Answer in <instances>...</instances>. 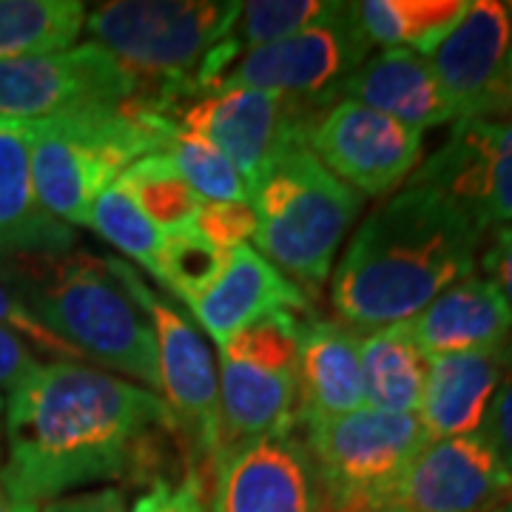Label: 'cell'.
Instances as JSON below:
<instances>
[{"label": "cell", "mask_w": 512, "mask_h": 512, "mask_svg": "<svg viewBox=\"0 0 512 512\" xmlns=\"http://www.w3.org/2000/svg\"><path fill=\"white\" fill-rule=\"evenodd\" d=\"M0 478L29 504L97 481L148 478L168 447L188 450L168 404L143 384L80 362H43L9 393Z\"/></svg>", "instance_id": "cell-1"}, {"label": "cell", "mask_w": 512, "mask_h": 512, "mask_svg": "<svg viewBox=\"0 0 512 512\" xmlns=\"http://www.w3.org/2000/svg\"><path fill=\"white\" fill-rule=\"evenodd\" d=\"M481 237L456 202L407 183L356 228L330 282L333 308L353 328L407 322L473 276Z\"/></svg>", "instance_id": "cell-2"}, {"label": "cell", "mask_w": 512, "mask_h": 512, "mask_svg": "<svg viewBox=\"0 0 512 512\" xmlns=\"http://www.w3.org/2000/svg\"><path fill=\"white\" fill-rule=\"evenodd\" d=\"M12 285L37 322L83 359L160 390L151 322L106 259L83 251L20 256Z\"/></svg>", "instance_id": "cell-3"}, {"label": "cell", "mask_w": 512, "mask_h": 512, "mask_svg": "<svg viewBox=\"0 0 512 512\" xmlns=\"http://www.w3.org/2000/svg\"><path fill=\"white\" fill-rule=\"evenodd\" d=\"M177 123L140 100L57 114L32 123V185L66 225L89 228L94 200L137 160L163 154Z\"/></svg>", "instance_id": "cell-4"}, {"label": "cell", "mask_w": 512, "mask_h": 512, "mask_svg": "<svg viewBox=\"0 0 512 512\" xmlns=\"http://www.w3.org/2000/svg\"><path fill=\"white\" fill-rule=\"evenodd\" d=\"M242 3L117 0L86 12L92 43L103 46L137 86L140 103L168 111L191 97V83L211 49L231 35Z\"/></svg>", "instance_id": "cell-5"}, {"label": "cell", "mask_w": 512, "mask_h": 512, "mask_svg": "<svg viewBox=\"0 0 512 512\" xmlns=\"http://www.w3.org/2000/svg\"><path fill=\"white\" fill-rule=\"evenodd\" d=\"M365 197L299 148L251 188L256 251L302 291L319 293Z\"/></svg>", "instance_id": "cell-6"}, {"label": "cell", "mask_w": 512, "mask_h": 512, "mask_svg": "<svg viewBox=\"0 0 512 512\" xmlns=\"http://www.w3.org/2000/svg\"><path fill=\"white\" fill-rule=\"evenodd\" d=\"M296 313H274L220 348V424L211 467L245 444L291 436L296 416Z\"/></svg>", "instance_id": "cell-7"}, {"label": "cell", "mask_w": 512, "mask_h": 512, "mask_svg": "<svg viewBox=\"0 0 512 512\" xmlns=\"http://www.w3.org/2000/svg\"><path fill=\"white\" fill-rule=\"evenodd\" d=\"M305 427V450L328 512H373L404 467L430 444L416 413L376 407Z\"/></svg>", "instance_id": "cell-8"}, {"label": "cell", "mask_w": 512, "mask_h": 512, "mask_svg": "<svg viewBox=\"0 0 512 512\" xmlns=\"http://www.w3.org/2000/svg\"><path fill=\"white\" fill-rule=\"evenodd\" d=\"M370 49L373 43L353 15V3H333L308 29L234 57L202 94L259 89L333 106L339 83L365 63Z\"/></svg>", "instance_id": "cell-9"}, {"label": "cell", "mask_w": 512, "mask_h": 512, "mask_svg": "<svg viewBox=\"0 0 512 512\" xmlns=\"http://www.w3.org/2000/svg\"><path fill=\"white\" fill-rule=\"evenodd\" d=\"M328 106L259 89H228L188 97L168 117L237 165L248 194L282 157L308 148L316 120Z\"/></svg>", "instance_id": "cell-10"}, {"label": "cell", "mask_w": 512, "mask_h": 512, "mask_svg": "<svg viewBox=\"0 0 512 512\" xmlns=\"http://www.w3.org/2000/svg\"><path fill=\"white\" fill-rule=\"evenodd\" d=\"M106 265L151 322L157 339L160 390L183 433L188 458L211 464L220 424V373L202 330L160 293L151 291L128 262L106 256Z\"/></svg>", "instance_id": "cell-11"}, {"label": "cell", "mask_w": 512, "mask_h": 512, "mask_svg": "<svg viewBox=\"0 0 512 512\" xmlns=\"http://www.w3.org/2000/svg\"><path fill=\"white\" fill-rule=\"evenodd\" d=\"M134 97V77L92 40L52 55L0 60V120L35 123Z\"/></svg>", "instance_id": "cell-12"}, {"label": "cell", "mask_w": 512, "mask_h": 512, "mask_svg": "<svg viewBox=\"0 0 512 512\" xmlns=\"http://www.w3.org/2000/svg\"><path fill=\"white\" fill-rule=\"evenodd\" d=\"M421 146V131L353 100L328 106L308 137L313 157L362 197H387L410 180Z\"/></svg>", "instance_id": "cell-13"}, {"label": "cell", "mask_w": 512, "mask_h": 512, "mask_svg": "<svg viewBox=\"0 0 512 512\" xmlns=\"http://www.w3.org/2000/svg\"><path fill=\"white\" fill-rule=\"evenodd\" d=\"M512 504V473L481 433L430 441L373 512H495Z\"/></svg>", "instance_id": "cell-14"}, {"label": "cell", "mask_w": 512, "mask_h": 512, "mask_svg": "<svg viewBox=\"0 0 512 512\" xmlns=\"http://www.w3.org/2000/svg\"><path fill=\"white\" fill-rule=\"evenodd\" d=\"M410 183L436 188L481 231L512 225V120H456L447 143Z\"/></svg>", "instance_id": "cell-15"}, {"label": "cell", "mask_w": 512, "mask_h": 512, "mask_svg": "<svg viewBox=\"0 0 512 512\" xmlns=\"http://www.w3.org/2000/svg\"><path fill=\"white\" fill-rule=\"evenodd\" d=\"M510 43V9L495 0H476L467 3L461 20L424 55L456 120H504Z\"/></svg>", "instance_id": "cell-16"}, {"label": "cell", "mask_w": 512, "mask_h": 512, "mask_svg": "<svg viewBox=\"0 0 512 512\" xmlns=\"http://www.w3.org/2000/svg\"><path fill=\"white\" fill-rule=\"evenodd\" d=\"M214 512H328L305 444H245L214 464Z\"/></svg>", "instance_id": "cell-17"}, {"label": "cell", "mask_w": 512, "mask_h": 512, "mask_svg": "<svg viewBox=\"0 0 512 512\" xmlns=\"http://www.w3.org/2000/svg\"><path fill=\"white\" fill-rule=\"evenodd\" d=\"M185 305L217 348L274 313L311 316L308 293L248 242L231 248L220 274Z\"/></svg>", "instance_id": "cell-18"}, {"label": "cell", "mask_w": 512, "mask_h": 512, "mask_svg": "<svg viewBox=\"0 0 512 512\" xmlns=\"http://www.w3.org/2000/svg\"><path fill=\"white\" fill-rule=\"evenodd\" d=\"M367 407L359 333L305 316L296 322V416L305 424Z\"/></svg>", "instance_id": "cell-19"}, {"label": "cell", "mask_w": 512, "mask_h": 512, "mask_svg": "<svg viewBox=\"0 0 512 512\" xmlns=\"http://www.w3.org/2000/svg\"><path fill=\"white\" fill-rule=\"evenodd\" d=\"M510 359V342L504 348L433 356L416 413L427 439L441 441L478 433L495 390L510 370Z\"/></svg>", "instance_id": "cell-20"}, {"label": "cell", "mask_w": 512, "mask_h": 512, "mask_svg": "<svg viewBox=\"0 0 512 512\" xmlns=\"http://www.w3.org/2000/svg\"><path fill=\"white\" fill-rule=\"evenodd\" d=\"M407 330L427 359L504 348L512 339V308L487 276H467L407 319Z\"/></svg>", "instance_id": "cell-21"}, {"label": "cell", "mask_w": 512, "mask_h": 512, "mask_svg": "<svg viewBox=\"0 0 512 512\" xmlns=\"http://www.w3.org/2000/svg\"><path fill=\"white\" fill-rule=\"evenodd\" d=\"M336 100L362 103L416 131L456 120L430 63L407 46L367 57L339 83Z\"/></svg>", "instance_id": "cell-22"}, {"label": "cell", "mask_w": 512, "mask_h": 512, "mask_svg": "<svg viewBox=\"0 0 512 512\" xmlns=\"http://www.w3.org/2000/svg\"><path fill=\"white\" fill-rule=\"evenodd\" d=\"M29 148L32 123L0 120V256L69 254L74 228L37 200Z\"/></svg>", "instance_id": "cell-23"}, {"label": "cell", "mask_w": 512, "mask_h": 512, "mask_svg": "<svg viewBox=\"0 0 512 512\" xmlns=\"http://www.w3.org/2000/svg\"><path fill=\"white\" fill-rule=\"evenodd\" d=\"M365 402L384 413H419L430 359L410 336L407 322L359 336Z\"/></svg>", "instance_id": "cell-24"}, {"label": "cell", "mask_w": 512, "mask_h": 512, "mask_svg": "<svg viewBox=\"0 0 512 512\" xmlns=\"http://www.w3.org/2000/svg\"><path fill=\"white\" fill-rule=\"evenodd\" d=\"M467 12V0H362L353 3L365 37L373 46H410L427 55Z\"/></svg>", "instance_id": "cell-25"}, {"label": "cell", "mask_w": 512, "mask_h": 512, "mask_svg": "<svg viewBox=\"0 0 512 512\" xmlns=\"http://www.w3.org/2000/svg\"><path fill=\"white\" fill-rule=\"evenodd\" d=\"M86 12L89 6L77 0H0V60L69 49Z\"/></svg>", "instance_id": "cell-26"}, {"label": "cell", "mask_w": 512, "mask_h": 512, "mask_svg": "<svg viewBox=\"0 0 512 512\" xmlns=\"http://www.w3.org/2000/svg\"><path fill=\"white\" fill-rule=\"evenodd\" d=\"M117 183L126 188L134 202L146 211L165 234L191 231L202 200L194 188L177 174L165 154H151L126 168Z\"/></svg>", "instance_id": "cell-27"}, {"label": "cell", "mask_w": 512, "mask_h": 512, "mask_svg": "<svg viewBox=\"0 0 512 512\" xmlns=\"http://www.w3.org/2000/svg\"><path fill=\"white\" fill-rule=\"evenodd\" d=\"M89 228H94L106 242L120 248L128 259H134L140 268H146L148 274L157 279V268H160V256H163L168 234L134 202V197L123 185H109L94 200Z\"/></svg>", "instance_id": "cell-28"}, {"label": "cell", "mask_w": 512, "mask_h": 512, "mask_svg": "<svg viewBox=\"0 0 512 512\" xmlns=\"http://www.w3.org/2000/svg\"><path fill=\"white\" fill-rule=\"evenodd\" d=\"M165 157L177 168V174L194 188L205 202H251L248 185L220 148L211 146L191 131L177 126V134L165 146Z\"/></svg>", "instance_id": "cell-29"}, {"label": "cell", "mask_w": 512, "mask_h": 512, "mask_svg": "<svg viewBox=\"0 0 512 512\" xmlns=\"http://www.w3.org/2000/svg\"><path fill=\"white\" fill-rule=\"evenodd\" d=\"M228 251L200 237L197 231L168 234L163 256H160V268H157V282L168 285L183 302H188L220 274Z\"/></svg>", "instance_id": "cell-30"}, {"label": "cell", "mask_w": 512, "mask_h": 512, "mask_svg": "<svg viewBox=\"0 0 512 512\" xmlns=\"http://www.w3.org/2000/svg\"><path fill=\"white\" fill-rule=\"evenodd\" d=\"M0 328L18 333L20 339H26L35 348L37 356H46L49 362H83L77 350L69 348L52 330L37 322L35 313L26 308V302L15 291V285L6 282L3 276H0Z\"/></svg>", "instance_id": "cell-31"}, {"label": "cell", "mask_w": 512, "mask_h": 512, "mask_svg": "<svg viewBox=\"0 0 512 512\" xmlns=\"http://www.w3.org/2000/svg\"><path fill=\"white\" fill-rule=\"evenodd\" d=\"M208 242L220 248H237L245 245V239H254L256 214L251 202H205L202 200L197 220L191 225Z\"/></svg>", "instance_id": "cell-32"}, {"label": "cell", "mask_w": 512, "mask_h": 512, "mask_svg": "<svg viewBox=\"0 0 512 512\" xmlns=\"http://www.w3.org/2000/svg\"><path fill=\"white\" fill-rule=\"evenodd\" d=\"M131 512H205L200 473L188 470L177 481H171V478L151 481L148 493L134 501Z\"/></svg>", "instance_id": "cell-33"}, {"label": "cell", "mask_w": 512, "mask_h": 512, "mask_svg": "<svg viewBox=\"0 0 512 512\" xmlns=\"http://www.w3.org/2000/svg\"><path fill=\"white\" fill-rule=\"evenodd\" d=\"M510 353H512V339H510ZM484 441L495 450V456L501 458V464L512 473V359L510 370L504 376L501 387L495 390L490 410L481 421V430H478Z\"/></svg>", "instance_id": "cell-34"}, {"label": "cell", "mask_w": 512, "mask_h": 512, "mask_svg": "<svg viewBox=\"0 0 512 512\" xmlns=\"http://www.w3.org/2000/svg\"><path fill=\"white\" fill-rule=\"evenodd\" d=\"M43 365L35 348L9 328H0V390L12 393L23 379H29Z\"/></svg>", "instance_id": "cell-35"}, {"label": "cell", "mask_w": 512, "mask_h": 512, "mask_svg": "<svg viewBox=\"0 0 512 512\" xmlns=\"http://www.w3.org/2000/svg\"><path fill=\"white\" fill-rule=\"evenodd\" d=\"M487 279H493L498 291L504 293L507 305L512 308V225L498 228L493 237V245L487 248V254L481 259Z\"/></svg>", "instance_id": "cell-36"}, {"label": "cell", "mask_w": 512, "mask_h": 512, "mask_svg": "<svg viewBox=\"0 0 512 512\" xmlns=\"http://www.w3.org/2000/svg\"><path fill=\"white\" fill-rule=\"evenodd\" d=\"M43 512H126L123 495L117 490H89V493L57 498Z\"/></svg>", "instance_id": "cell-37"}, {"label": "cell", "mask_w": 512, "mask_h": 512, "mask_svg": "<svg viewBox=\"0 0 512 512\" xmlns=\"http://www.w3.org/2000/svg\"><path fill=\"white\" fill-rule=\"evenodd\" d=\"M0 512H37V504L23 501V498L12 493L9 484L0 478Z\"/></svg>", "instance_id": "cell-38"}, {"label": "cell", "mask_w": 512, "mask_h": 512, "mask_svg": "<svg viewBox=\"0 0 512 512\" xmlns=\"http://www.w3.org/2000/svg\"><path fill=\"white\" fill-rule=\"evenodd\" d=\"M512 117V69H507V80H504V117Z\"/></svg>", "instance_id": "cell-39"}, {"label": "cell", "mask_w": 512, "mask_h": 512, "mask_svg": "<svg viewBox=\"0 0 512 512\" xmlns=\"http://www.w3.org/2000/svg\"><path fill=\"white\" fill-rule=\"evenodd\" d=\"M507 9H510V18H512V3L507 6ZM507 69H512V43H510V55H507Z\"/></svg>", "instance_id": "cell-40"}, {"label": "cell", "mask_w": 512, "mask_h": 512, "mask_svg": "<svg viewBox=\"0 0 512 512\" xmlns=\"http://www.w3.org/2000/svg\"><path fill=\"white\" fill-rule=\"evenodd\" d=\"M3 413H6V402H3V396H0V421H3Z\"/></svg>", "instance_id": "cell-41"}, {"label": "cell", "mask_w": 512, "mask_h": 512, "mask_svg": "<svg viewBox=\"0 0 512 512\" xmlns=\"http://www.w3.org/2000/svg\"><path fill=\"white\" fill-rule=\"evenodd\" d=\"M495 512H512V504H507V507H501V510H495Z\"/></svg>", "instance_id": "cell-42"}]
</instances>
